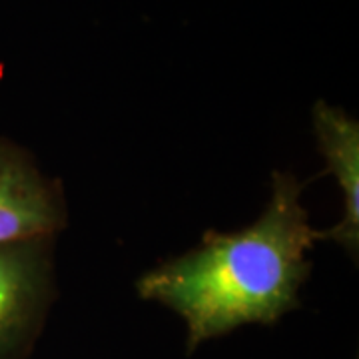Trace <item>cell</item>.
Here are the masks:
<instances>
[{
  "label": "cell",
  "mask_w": 359,
  "mask_h": 359,
  "mask_svg": "<svg viewBox=\"0 0 359 359\" xmlns=\"http://www.w3.org/2000/svg\"><path fill=\"white\" fill-rule=\"evenodd\" d=\"M313 132L327 172L344 192V218L321 240L339 244L355 259L359 248V124L346 110L318 100L313 106Z\"/></svg>",
  "instance_id": "277c9868"
},
{
  "label": "cell",
  "mask_w": 359,
  "mask_h": 359,
  "mask_svg": "<svg viewBox=\"0 0 359 359\" xmlns=\"http://www.w3.org/2000/svg\"><path fill=\"white\" fill-rule=\"evenodd\" d=\"M304 184L273 172L264 214L233 233L208 231L202 244L138 280V294L176 311L188 327V351L248 323L271 325L299 306L321 240L302 205Z\"/></svg>",
  "instance_id": "6da1fadb"
},
{
  "label": "cell",
  "mask_w": 359,
  "mask_h": 359,
  "mask_svg": "<svg viewBox=\"0 0 359 359\" xmlns=\"http://www.w3.org/2000/svg\"><path fill=\"white\" fill-rule=\"evenodd\" d=\"M52 297V238L0 245V359H22L30 351Z\"/></svg>",
  "instance_id": "7a4b0ae2"
},
{
  "label": "cell",
  "mask_w": 359,
  "mask_h": 359,
  "mask_svg": "<svg viewBox=\"0 0 359 359\" xmlns=\"http://www.w3.org/2000/svg\"><path fill=\"white\" fill-rule=\"evenodd\" d=\"M65 226L60 182L48 178L22 146L0 136V245L54 238Z\"/></svg>",
  "instance_id": "3957f363"
}]
</instances>
